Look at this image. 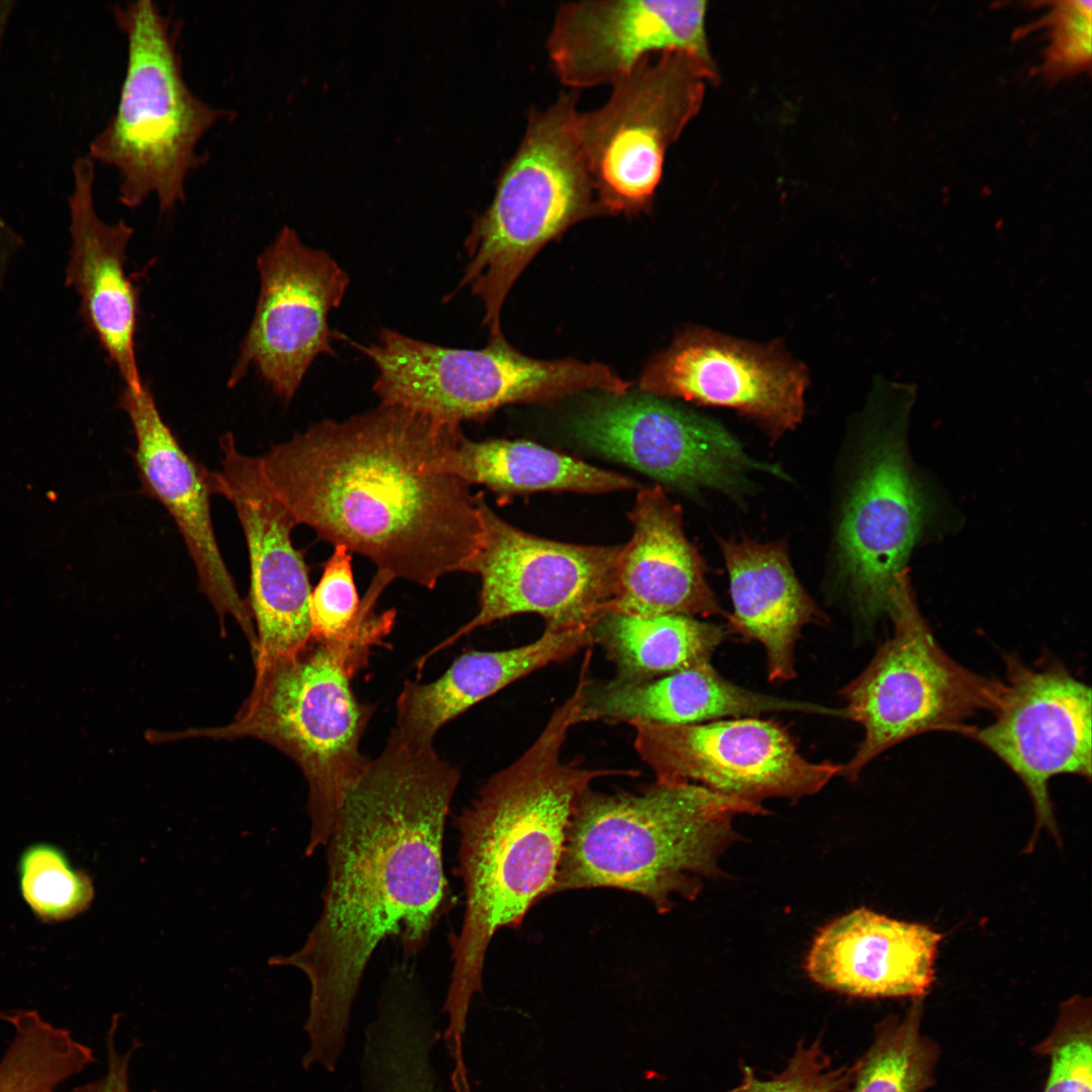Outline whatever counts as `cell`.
Instances as JSON below:
<instances>
[{
  "mask_svg": "<svg viewBox=\"0 0 1092 1092\" xmlns=\"http://www.w3.org/2000/svg\"><path fill=\"white\" fill-rule=\"evenodd\" d=\"M18 878L24 901L44 922L75 917L94 897L90 877L74 869L63 850L49 843L32 844L22 852Z\"/></svg>",
  "mask_w": 1092,
  "mask_h": 1092,
  "instance_id": "31",
  "label": "cell"
},
{
  "mask_svg": "<svg viewBox=\"0 0 1092 1092\" xmlns=\"http://www.w3.org/2000/svg\"><path fill=\"white\" fill-rule=\"evenodd\" d=\"M836 539L841 587L868 625L889 617L892 589L914 549L953 526L936 486L916 466L898 422L868 438Z\"/></svg>",
  "mask_w": 1092,
  "mask_h": 1092,
  "instance_id": "10",
  "label": "cell"
},
{
  "mask_svg": "<svg viewBox=\"0 0 1092 1092\" xmlns=\"http://www.w3.org/2000/svg\"><path fill=\"white\" fill-rule=\"evenodd\" d=\"M594 645L589 628L547 629L535 641L498 651H468L437 679L406 680L396 700L388 738L417 749L433 747L438 731L512 682Z\"/></svg>",
  "mask_w": 1092,
  "mask_h": 1092,
  "instance_id": "25",
  "label": "cell"
},
{
  "mask_svg": "<svg viewBox=\"0 0 1092 1092\" xmlns=\"http://www.w3.org/2000/svg\"><path fill=\"white\" fill-rule=\"evenodd\" d=\"M784 712L844 718L842 709L761 694L735 685L708 661L637 684L614 678L594 684L588 679L579 723L690 725Z\"/></svg>",
  "mask_w": 1092,
  "mask_h": 1092,
  "instance_id": "24",
  "label": "cell"
},
{
  "mask_svg": "<svg viewBox=\"0 0 1092 1092\" xmlns=\"http://www.w3.org/2000/svg\"><path fill=\"white\" fill-rule=\"evenodd\" d=\"M377 602L359 598L352 570V553L335 545L309 598L312 638L334 641L359 634L378 617Z\"/></svg>",
  "mask_w": 1092,
  "mask_h": 1092,
  "instance_id": "32",
  "label": "cell"
},
{
  "mask_svg": "<svg viewBox=\"0 0 1092 1092\" xmlns=\"http://www.w3.org/2000/svg\"><path fill=\"white\" fill-rule=\"evenodd\" d=\"M459 781L434 747L388 738L348 788L325 846L321 914L300 949L269 961L301 971L309 983L304 1069L336 1071L377 946L393 938L406 959L417 957L454 907L443 841Z\"/></svg>",
  "mask_w": 1092,
  "mask_h": 1092,
  "instance_id": "1",
  "label": "cell"
},
{
  "mask_svg": "<svg viewBox=\"0 0 1092 1092\" xmlns=\"http://www.w3.org/2000/svg\"><path fill=\"white\" fill-rule=\"evenodd\" d=\"M350 344L375 365L380 402L401 405L460 427L510 404L554 401L592 389L625 394L632 383L601 363L538 360L503 337L480 350L427 343L383 329L378 341Z\"/></svg>",
  "mask_w": 1092,
  "mask_h": 1092,
  "instance_id": "8",
  "label": "cell"
},
{
  "mask_svg": "<svg viewBox=\"0 0 1092 1092\" xmlns=\"http://www.w3.org/2000/svg\"><path fill=\"white\" fill-rule=\"evenodd\" d=\"M219 447L221 470L213 472V488L234 506L246 540L257 669L295 654L311 640L308 567L292 542L296 524L269 487L259 458L241 453L230 433Z\"/></svg>",
  "mask_w": 1092,
  "mask_h": 1092,
  "instance_id": "17",
  "label": "cell"
},
{
  "mask_svg": "<svg viewBox=\"0 0 1092 1092\" xmlns=\"http://www.w3.org/2000/svg\"><path fill=\"white\" fill-rule=\"evenodd\" d=\"M119 405L133 429L132 457L142 491L174 520L196 569L199 588L221 624L225 615L236 619L254 650L257 637L249 604L240 597L215 538L210 510L213 472L182 447L148 385L124 386Z\"/></svg>",
  "mask_w": 1092,
  "mask_h": 1092,
  "instance_id": "20",
  "label": "cell"
},
{
  "mask_svg": "<svg viewBox=\"0 0 1092 1092\" xmlns=\"http://www.w3.org/2000/svg\"><path fill=\"white\" fill-rule=\"evenodd\" d=\"M923 998L912 999L902 1016L875 1028L874 1040L853 1066L849 1092H925L938 1063L937 1044L923 1033Z\"/></svg>",
  "mask_w": 1092,
  "mask_h": 1092,
  "instance_id": "30",
  "label": "cell"
},
{
  "mask_svg": "<svg viewBox=\"0 0 1092 1092\" xmlns=\"http://www.w3.org/2000/svg\"><path fill=\"white\" fill-rule=\"evenodd\" d=\"M733 613L728 631L760 643L770 681L796 676V644L803 628L824 620L798 580L784 543L720 539Z\"/></svg>",
  "mask_w": 1092,
  "mask_h": 1092,
  "instance_id": "26",
  "label": "cell"
},
{
  "mask_svg": "<svg viewBox=\"0 0 1092 1092\" xmlns=\"http://www.w3.org/2000/svg\"><path fill=\"white\" fill-rule=\"evenodd\" d=\"M727 629L695 617L607 614L592 627L594 644L615 664V680L643 682L711 661Z\"/></svg>",
  "mask_w": 1092,
  "mask_h": 1092,
  "instance_id": "28",
  "label": "cell"
},
{
  "mask_svg": "<svg viewBox=\"0 0 1092 1092\" xmlns=\"http://www.w3.org/2000/svg\"><path fill=\"white\" fill-rule=\"evenodd\" d=\"M11 1016H12L11 1012L5 1013L3 1011H0V1021H5V1022L9 1023V1021L11 1019Z\"/></svg>",
  "mask_w": 1092,
  "mask_h": 1092,
  "instance_id": "38",
  "label": "cell"
},
{
  "mask_svg": "<svg viewBox=\"0 0 1092 1092\" xmlns=\"http://www.w3.org/2000/svg\"><path fill=\"white\" fill-rule=\"evenodd\" d=\"M1039 25L1048 28V46L1040 73L1051 82L1089 71L1091 67L1092 2L1053 3Z\"/></svg>",
  "mask_w": 1092,
  "mask_h": 1092,
  "instance_id": "34",
  "label": "cell"
},
{
  "mask_svg": "<svg viewBox=\"0 0 1092 1092\" xmlns=\"http://www.w3.org/2000/svg\"><path fill=\"white\" fill-rule=\"evenodd\" d=\"M484 537L474 564L481 586L476 614L421 657L418 669L464 635L520 614L544 618L547 629L590 628L606 615L622 546L563 543L524 532L480 498Z\"/></svg>",
  "mask_w": 1092,
  "mask_h": 1092,
  "instance_id": "12",
  "label": "cell"
},
{
  "mask_svg": "<svg viewBox=\"0 0 1092 1092\" xmlns=\"http://www.w3.org/2000/svg\"><path fill=\"white\" fill-rule=\"evenodd\" d=\"M571 422L574 436L597 453L686 491L714 489L736 496L752 472L786 477L759 463L718 423L658 396L610 394Z\"/></svg>",
  "mask_w": 1092,
  "mask_h": 1092,
  "instance_id": "14",
  "label": "cell"
},
{
  "mask_svg": "<svg viewBox=\"0 0 1092 1092\" xmlns=\"http://www.w3.org/2000/svg\"><path fill=\"white\" fill-rule=\"evenodd\" d=\"M893 633L842 690L845 718L863 737L840 777L855 782L886 750L931 731L966 736L980 711L994 712L1003 680L975 672L938 644L916 603L907 570L892 589Z\"/></svg>",
  "mask_w": 1092,
  "mask_h": 1092,
  "instance_id": "9",
  "label": "cell"
},
{
  "mask_svg": "<svg viewBox=\"0 0 1092 1092\" xmlns=\"http://www.w3.org/2000/svg\"><path fill=\"white\" fill-rule=\"evenodd\" d=\"M713 68L669 51L643 59L612 86L600 108L579 113V136L605 214L652 203L667 148L697 113Z\"/></svg>",
  "mask_w": 1092,
  "mask_h": 1092,
  "instance_id": "11",
  "label": "cell"
},
{
  "mask_svg": "<svg viewBox=\"0 0 1092 1092\" xmlns=\"http://www.w3.org/2000/svg\"><path fill=\"white\" fill-rule=\"evenodd\" d=\"M629 519L633 535L622 546L606 615L726 617L685 534L678 506L659 486L643 487Z\"/></svg>",
  "mask_w": 1092,
  "mask_h": 1092,
  "instance_id": "23",
  "label": "cell"
},
{
  "mask_svg": "<svg viewBox=\"0 0 1092 1092\" xmlns=\"http://www.w3.org/2000/svg\"><path fill=\"white\" fill-rule=\"evenodd\" d=\"M741 1070L740 1083L729 1092H848L853 1078V1066H831L819 1039L808 1046L799 1042L785 1070L768 1080L749 1066Z\"/></svg>",
  "mask_w": 1092,
  "mask_h": 1092,
  "instance_id": "35",
  "label": "cell"
},
{
  "mask_svg": "<svg viewBox=\"0 0 1092 1092\" xmlns=\"http://www.w3.org/2000/svg\"><path fill=\"white\" fill-rule=\"evenodd\" d=\"M705 1L587 0L561 3L546 50L571 89L612 85L643 59L669 51L712 66Z\"/></svg>",
  "mask_w": 1092,
  "mask_h": 1092,
  "instance_id": "19",
  "label": "cell"
},
{
  "mask_svg": "<svg viewBox=\"0 0 1092 1092\" xmlns=\"http://www.w3.org/2000/svg\"><path fill=\"white\" fill-rule=\"evenodd\" d=\"M94 161L78 157L69 195L71 252L66 282L80 298V314L126 387L144 385L135 358L138 291L125 273L133 230L124 219L102 220L94 207Z\"/></svg>",
  "mask_w": 1092,
  "mask_h": 1092,
  "instance_id": "22",
  "label": "cell"
},
{
  "mask_svg": "<svg viewBox=\"0 0 1092 1092\" xmlns=\"http://www.w3.org/2000/svg\"><path fill=\"white\" fill-rule=\"evenodd\" d=\"M15 244H17V237L0 215V265L6 262V258L9 255L7 251H10Z\"/></svg>",
  "mask_w": 1092,
  "mask_h": 1092,
  "instance_id": "37",
  "label": "cell"
},
{
  "mask_svg": "<svg viewBox=\"0 0 1092 1092\" xmlns=\"http://www.w3.org/2000/svg\"><path fill=\"white\" fill-rule=\"evenodd\" d=\"M807 384L804 367L777 344L695 328L654 357L639 387L658 397L733 408L778 440L802 421Z\"/></svg>",
  "mask_w": 1092,
  "mask_h": 1092,
  "instance_id": "18",
  "label": "cell"
},
{
  "mask_svg": "<svg viewBox=\"0 0 1092 1092\" xmlns=\"http://www.w3.org/2000/svg\"><path fill=\"white\" fill-rule=\"evenodd\" d=\"M577 100L572 90L545 109H530L492 201L465 240L469 263L459 288L481 299L490 338L503 336L504 301L537 252L574 223L605 214L579 136Z\"/></svg>",
  "mask_w": 1092,
  "mask_h": 1092,
  "instance_id": "6",
  "label": "cell"
},
{
  "mask_svg": "<svg viewBox=\"0 0 1092 1092\" xmlns=\"http://www.w3.org/2000/svg\"><path fill=\"white\" fill-rule=\"evenodd\" d=\"M390 632L375 625L344 639L313 638L293 655L255 669L251 694L235 719L220 727L178 732L150 731L152 742L188 738H256L288 755L307 786L310 818L305 855L325 847L333 834L346 792L368 757L360 742L373 707L361 703L351 681L374 646Z\"/></svg>",
  "mask_w": 1092,
  "mask_h": 1092,
  "instance_id": "5",
  "label": "cell"
},
{
  "mask_svg": "<svg viewBox=\"0 0 1092 1092\" xmlns=\"http://www.w3.org/2000/svg\"><path fill=\"white\" fill-rule=\"evenodd\" d=\"M449 464L468 485H484L500 495L545 490L602 493L639 487L626 475L522 440L473 441L462 435Z\"/></svg>",
  "mask_w": 1092,
  "mask_h": 1092,
  "instance_id": "27",
  "label": "cell"
},
{
  "mask_svg": "<svg viewBox=\"0 0 1092 1092\" xmlns=\"http://www.w3.org/2000/svg\"><path fill=\"white\" fill-rule=\"evenodd\" d=\"M113 13L126 36L125 73L116 109L88 156L117 170L121 204L135 208L155 194L168 212L185 200L186 178L204 162L198 142L228 113L185 82L176 25L156 3L127 2Z\"/></svg>",
  "mask_w": 1092,
  "mask_h": 1092,
  "instance_id": "7",
  "label": "cell"
},
{
  "mask_svg": "<svg viewBox=\"0 0 1092 1092\" xmlns=\"http://www.w3.org/2000/svg\"><path fill=\"white\" fill-rule=\"evenodd\" d=\"M764 813L689 783L655 780L612 794L589 788L567 825L551 895L615 888L667 913L674 897L694 900L703 880L720 875L719 858L737 837L734 817Z\"/></svg>",
  "mask_w": 1092,
  "mask_h": 1092,
  "instance_id": "4",
  "label": "cell"
},
{
  "mask_svg": "<svg viewBox=\"0 0 1092 1092\" xmlns=\"http://www.w3.org/2000/svg\"><path fill=\"white\" fill-rule=\"evenodd\" d=\"M941 939L927 925L861 907L818 932L805 970L817 985L848 996L923 998Z\"/></svg>",
  "mask_w": 1092,
  "mask_h": 1092,
  "instance_id": "21",
  "label": "cell"
},
{
  "mask_svg": "<svg viewBox=\"0 0 1092 1092\" xmlns=\"http://www.w3.org/2000/svg\"><path fill=\"white\" fill-rule=\"evenodd\" d=\"M460 427L380 404L323 420L259 457L296 526L368 558L390 582L432 589L474 572L484 537L481 495L450 469Z\"/></svg>",
  "mask_w": 1092,
  "mask_h": 1092,
  "instance_id": "2",
  "label": "cell"
},
{
  "mask_svg": "<svg viewBox=\"0 0 1092 1092\" xmlns=\"http://www.w3.org/2000/svg\"><path fill=\"white\" fill-rule=\"evenodd\" d=\"M117 1023L118 1019L114 1017L106 1036L107 1068L105 1074L93 1082L67 1092H130L129 1064L133 1048L138 1043L134 1042L126 1053H119L115 1042Z\"/></svg>",
  "mask_w": 1092,
  "mask_h": 1092,
  "instance_id": "36",
  "label": "cell"
},
{
  "mask_svg": "<svg viewBox=\"0 0 1092 1092\" xmlns=\"http://www.w3.org/2000/svg\"><path fill=\"white\" fill-rule=\"evenodd\" d=\"M1049 1058L1043 1092H1092V1011L1089 998L1061 1004L1051 1033L1038 1045Z\"/></svg>",
  "mask_w": 1092,
  "mask_h": 1092,
  "instance_id": "33",
  "label": "cell"
},
{
  "mask_svg": "<svg viewBox=\"0 0 1092 1092\" xmlns=\"http://www.w3.org/2000/svg\"><path fill=\"white\" fill-rule=\"evenodd\" d=\"M1006 678L995 720L966 736L994 753L1021 781L1036 819L1059 840L1050 780L1059 775L1091 778V689L1062 663L1028 665L1004 656Z\"/></svg>",
  "mask_w": 1092,
  "mask_h": 1092,
  "instance_id": "15",
  "label": "cell"
},
{
  "mask_svg": "<svg viewBox=\"0 0 1092 1092\" xmlns=\"http://www.w3.org/2000/svg\"><path fill=\"white\" fill-rule=\"evenodd\" d=\"M13 1037L0 1060V1092H57L95 1059L72 1033L35 1010L16 1011Z\"/></svg>",
  "mask_w": 1092,
  "mask_h": 1092,
  "instance_id": "29",
  "label": "cell"
},
{
  "mask_svg": "<svg viewBox=\"0 0 1092 1092\" xmlns=\"http://www.w3.org/2000/svg\"><path fill=\"white\" fill-rule=\"evenodd\" d=\"M257 269L259 297L229 385L242 380L251 365L288 402L314 359L335 355L328 315L341 304L349 275L288 226L261 253Z\"/></svg>",
  "mask_w": 1092,
  "mask_h": 1092,
  "instance_id": "16",
  "label": "cell"
},
{
  "mask_svg": "<svg viewBox=\"0 0 1092 1092\" xmlns=\"http://www.w3.org/2000/svg\"><path fill=\"white\" fill-rule=\"evenodd\" d=\"M581 687L557 707L534 742L495 772L455 816L459 848L455 875L465 911L449 936L453 963L443 1011L446 1040H464L473 997L482 991L484 959L503 927L521 925L529 909L551 895L575 806L597 779L636 777L633 769H590L566 763L561 749L579 723Z\"/></svg>",
  "mask_w": 1092,
  "mask_h": 1092,
  "instance_id": "3",
  "label": "cell"
},
{
  "mask_svg": "<svg viewBox=\"0 0 1092 1092\" xmlns=\"http://www.w3.org/2000/svg\"><path fill=\"white\" fill-rule=\"evenodd\" d=\"M630 725L635 749L656 780L699 785L755 806L814 795L841 770V763L808 760L785 727L759 717Z\"/></svg>",
  "mask_w": 1092,
  "mask_h": 1092,
  "instance_id": "13",
  "label": "cell"
}]
</instances>
